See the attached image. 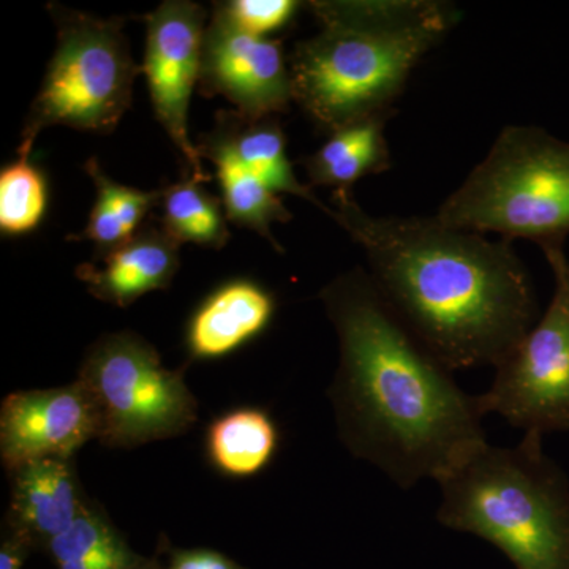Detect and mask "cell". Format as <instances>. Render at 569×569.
<instances>
[{
    "instance_id": "cell-21",
    "label": "cell",
    "mask_w": 569,
    "mask_h": 569,
    "mask_svg": "<svg viewBox=\"0 0 569 569\" xmlns=\"http://www.w3.org/2000/svg\"><path fill=\"white\" fill-rule=\"evenodd\" d=\"M33 142L21 141L17 159L0 170V231L3 236L32 233L48 209V183L32 162Z\"/></svg>"
},
{
    "instance_id": "cell-4",
    "label": "cell",
    "mask_w": 569,
    "mask_h": 569,
    "mask_svg": "<svg viewBox=\"0 0 569 569\" xmlns=\"http://www.w3.org/2000/svg\"><path fill=\"white\" fill-rule=\"evenodd\" d=\"M437 482L441 526L485 539L516 569H569V479L539 433L515 448L485 441Z\"/></svg>"
},
{
    "instance_id": "cell-2",
    "label": "cell",
    "mask_w": 569,
    "mask_h": 569,
    "mask_svg": "<svg viewBox=\"0 0 569 569\" xmlns=\"http://www.w3.org/2000/svg\"><path fill=\"white\" fill-rule=\"evenodd\" d=\"M328 216L361 247L385 301L448 369L500 366L537 323L529 271L511 242L436 217L370 216L353 190Z\"/></svg>"
},
{
    "instance_id": "cell-1",
    "label": "cell",
    "mask_w": 569,
    "mask_h": 569,
    "mask_svg": "<svg viewBox=\"0 0 569 569\" xmlns=\"http://www.w3.org/2000/svg\"><path fill=\"white\" fill-rule=\"evenodd\" d=\"M320 299L339 340L328 396L355 458L408 490L438 481L488 441L478 397L402 323L366 269L337 276Z\"/></svg>"
},
{
    "instance_id": "cell-11",
    "label": "cell",
    "mask_w": 569,
    "mask_h": 569,
    "mask_svg": "<svg viewBox=\"0 0 569 569\" xmlns=\"http://www.w3.org/2000/svg\"><path fill=\"white\" fill-rule=\"evenodd\" d=\"M97 433L96 411L78 380L13 392L0 408V456L7 471L33 460H70Z\"/></svg>"
},
{
    "instance_id": "cell-6",
    "label": "cell",
    "mask_w": 569,
    "mask_h": 569,
    "mask_svg": "<svg viewBox=\"0 0 569 569\" xmlns=\"http://www.w3.org/2000/svg\"><path fill=\"white\" fill-rule=\"evenodd\" d=\"M58 31L54 54L31 104L21 141L62 126L81 132H114L133 99L140 67L133 61L123 18H99L48 3Z\"/></svg>"
},
{
    "instance_id": "cell-14",
    "label": "cell",
    "mask_w": 569,
    "mask_h": 569,
    "mask_svg": "<svg viewBox=\"0 0 569 569\" xmlns=\"http://www.w3.org/2000/svg\"><path fill=\"white\" fill-rule=\"evenodd\" d=\"M276 298L260 283L236 279L201 302L187 326V350L194 359L233 353L271 323Z\"/></svg>"
},
{
    "instance_id": "cell-5",
    "label": "cell",
    "mask_w": 569,
    "mask_h": 569,
    "mask_svg": "<svg viewBox=\"0 0 569 569\" xmlns=\"http://www.w3.org/2000/svg\"><path fill=\"white\" fill-rule=\"evenodd\" d=\"M448 227L542 249L569 236V141L541 127L508 126L436 213Z\"/></svg>"
},
{
    "instance_id": "cell-25",
    "label": "cell",
    "mask_w": 569,
    "mask_h": 569,
    "mask_svg": "<svg viewBox=\"0 0 569 569\" xmlns=\"http://www.w3.org/2000/svg\"><path fill=\"white\" fill-rule=\"evenodd\" d=\"M130 569H160V563L157 559H141Z\"/></svg>"
},
{
    "instance_id": "cell-23",
    "label": "cell",
    "mask_w": 569,
    "mask_h": 569,
    "mask_svg": "<svg viewBox=\"0 0 569 569\" xmlns=\"http://www.w3.org/2000/svg\"><path fill=\"white\" fill-rule=\"evenodd\" d=\"M168 569H246L211 549L176 550Z\"/></svg>"
},
{
    "instance_id": "cell-18",
    "label": "cell",
    "mask_w": 569,
    "mask_h": 569,
    "mask_svg": "<svg viewBox=\"0 0 569 569\" xmlns=\"http://www.w3.org/2000/svg\"><path fill=\"white\" fill-rule=\"evenodd\" d=\"M198 151L216 167L228 220L268 239L277 252L283 253L282 246L272 236V224L290 222L293 213L288 211L282 197L236 162L233 156L220 146L201 138Z\"/></svg>"
},
{
    "instance_id": "cell-12",
    "label": "cell",
    "mask_w": 569,
    "mask_h": 569,
    "mask_svg": "<svg viewBox=\"0 0 569 569\" xmlns=\"http://www.w3.org/2000/svg\"><path fill=\"white\" fill-rule=\"evenodd\" d=\"M9 473V533L32 548L48 549L89 507L71 459L33 460Z\"/></svg>"
},
{
    "instance_id": "cell-20",
    "label": "cell",
    "mask_w": 569,
    "mask_h": 569,
    "mask_svg": "<svg viewBox=\"0 0 569 569\" xmlns=\"http://www.w3.org/2000/svg\"><path fill=\"white\" fill-rule=\"evenodd\" d=\"M160 228L179 246L220 250L230 241L228 217L220 198L193 176L162 189Z\"/></svg>"
},
{
    "instance_id": "cell-3",
    "label": "cell",
    "mask_w": 569,
    "mask_h": 569,
    "mask_svg": "<svg viewBox=\"0 0 569 569\" xmlns=\"http://www.w3.org/2000/svg\"><path fill=\"white\" fill-rule=\"evenodd\" d=\"M320 29L296 43L295 103L326 133L395 114L419 62L460 21L440 0H313Z\"/></svg>"
},
{
    "instance_id": "cell-9",
    "label": "cell",
    "mask_w": 569,
    "mask_h": 569,
    "mask_svg": "<svg viewBox=\"0 0 569 569\" xmlns=\"http://www.w3.org/2000/svg\"><path fill=\"white\" fill-rule=\"evenodd\" d=\"M208 13L190 0H164L146 21L142 73L157 121L181 152L194 179L208 182L200 151L189 137V110L200 82Z\"/></svg>"
},
{
    "instance_id": "cell-22",
    "label": "cell",
    "mask_w": 569,
    "mask_h": 569,
    "mask_svg": "<svg viewBox=\"0 0 569 569\" xmlns=\"http://www.w3.org/2000/svg\"><path fill=\"white\" fill-rule=\"evenodd\" d=\"M301 3L295 0H230L213 3L231 24L250 36L271 39V33L282 31L293 20Z\"/></svg>"
},
{
    "instance_id": "cell-19",
    "label": "cell",
    "mask_w": 569,
    "mask_h": 569,
    "mask_svg": "<svg viewBox=\"0 0 569 569\" xmlns=\"http://www.w3.org/2000/svg\"><path fill=\"white\" fill-rule=\"evenodd\" d=\"M206 445L212 466L223 475L249 478L274 459L279 430L266 411L242 408L216 419L208 429Z\"/></svg>"
},
{
    "instance_id": "cell-17",
    "label": "cell",
    "mask_w": 569,
    "mask_h": 569,
    "mask_svg": "<svg viewBox=\"0 0 569 569\" xmlns=\"http://www.w3.org/2000/svg\"><path fill=\"white\" fill-rule=\"evenodd\" d=\"M84 171L96 187V203L84 230L67 236V241H91L103 257L141 230L148 213L160 204L162 189L146 192L116 182L104 173L96 157L86 162Z\"/></svg>"
},
{
    "instance_id": "cell-10",
    "label": "cell",
    "mask_w": 569,
    "mask_h": 569,
    "mask_svg": "<svg viewBox=\"0 0 569 569\" xmlns=\"http://www.w3.org/2000/svg\"><path fill=\"white\" fill-rule=\"evenodd\" d=\"M198 86L206 97H223L247 118H274L295 102L282 41L242 32L216 10L206 28Z\"/></svg>"
},
{
    "instance_id": "cell-24",
    "label": "cell",
    "mask_w": 569,
    "mask_h": 569,
    "mask_svg": "<svg viewBox=\"0 0 569 569\" xmlns=\"http://www.w3.org/2000/svg\"><path fill=\"white\" fill-rule=\"evenodd\" d=\"M32 546L14 535H7L0 548V569H21Z\"/></svg>"
},
{
    "instance_id": "cell-13",
    "label": "cell",
    "mask_w": 569,
    "mask_h": 569,
    "mask_svg": "<svg viewBox=\"0 0 569 569\" xmlns=\"http://www.w3.org/2000/svg\"><path fill=\"white\" fill-rule=\"evenodd\" d=\"M179 247L162 228L148 224L126 244L100 257L103 266H78L77 277L93 298L126 309L141 296L170 287L181 264Z\"/></svg>"
},
{
    "instance_id": "cell-8",
    "label": "cell",
    "mask_w": 569,
    "mask_h": 569,
    "mask_svg": "<svg viewBox=\"0 0 569 569\" xmlns=\"http://www.w3.org/2000/svg\"><path fill=\"white\" fill-rule=\"evenodd\" d=\"M542 253L553 277L548 309L496 367L488 391L477 397L482 417L498 415L545 437L569 430V258L563 247Z\"/></svg>"
},
{
    "instance_id": "cell-15",
    "label": "cell",
    "mask_w": 569,
    "mask_h": 569,
    "mask_svg": "<svg viewBox=\"0 0 569 569\" xmlns=\"http://www.w3.org/2000/svg\"><path fill=\"white\" fill-rule=\"evenodd\" d=\"M203 140L230 152L247 171L261 179L279 194L288 193L316 204L328 216L329 206L321 203L309 186L296 178L288 159L287 138L276 118H247L238 111L217 114L216 127Z\"/></svg>"
},
{
    "instance_id": "cell-7",
    "label": "cell",
    "mask_w": 569,
    "mask_h": 569,
    "mask_svg": "<svg viewBox=\"0 0 569 569\" xmlns=\"http://www.w3.org/2000/svg\"><path fill=\"white\" fill-rule=\"evenodd\" d=\"M78 381L97 417L104 447L134 448L182 436L197 422V399L181 372L167 369L159 351L133 332L100 337Z\"/></svg>"
},
{
    "instance_id": "cell-16",
    "label": "cell",
    "mask_w": 569,
    "mask_h": 569,
    "mask_svg": "<svg viewBox=\"0 0 569 569\" xmlns=\"http://www.w3.org/2000/svg\"><path fill=\"white\" fill-rule=\"evenodd\" d=\"M392 116H377L350 123L328 134L316 152L302 160L312 186L353 190L366 176L391 168V151L385 129Z\"/></svg>"
}]
</instances>
